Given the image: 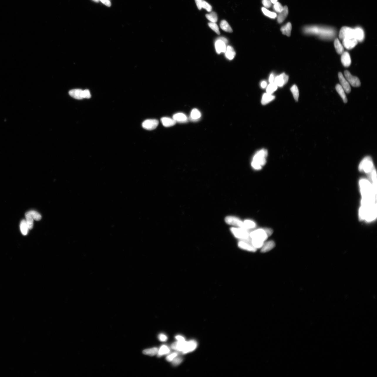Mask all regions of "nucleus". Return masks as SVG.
<instances>
[{"label": "nucleus", "mask_w": 377, "mask_h": 377, "mask_svg": "<svg viewBox=\"0 0 377 377\" xmlns=\"http://www.w3.org/2000/svg\"><path fill=\"white\" fill-rule=\"evenodd\" d=\"M305 33L308 34L315 35L325 39L333 38L336 34L334 29L330 27L319 26H310L304 28Z\"/></svg>", "instance_id": "1"}, {"label": "nucleus", "mask_w": 377, "mask_h": 377, "mask_svg": "<svg viewBox=\"0 0 377 377\" xmlns=\"http://www.w3.org/2000/svg\"><path fill=\"white\" fill-rule=\"evenodd\" d=\"M267 155V151L265 149H262L257 152L253 157L251 162L252 167L256 170L261 169L262 166L266 163Z\"/></svg>", "instance_id": "2"}, {"label": "nucleus", "mask_w": 377, "mask_h": 377, "mask_svg": "<svg viewBox=\"0 0 377 377\" xmlns=\"http://www.w3.org/2000/svg\"><path fill=\"white\" fill-rule=\"evenodd\" d=\"M273 231L269 228H260L252 230L249 233V237L251 239L265 242L272 234Z\"/></svg>", "instance_id": "3"}, {"label": "nucleus", "mask_w": 377, "mask_h": 377, "mask_svg": "<svg viewBox=\"0 0 377 377\" xmlns=\"http://www.w3.org/2000/svg\"><path fill=\"white\" fill-rule=\"evenodd\" d=\"M359 169L360 171H364L366 173L371 174L374 169V164L371 157L367 156L364 158L360 162Z\"/></svg>", "instance_id": "4"}, {"label": "nucleus", "mask_w": 377, "mask_h": 377, "mask_svg": "<svg viewBox=\"0 0 377 377\" xmlns=\"http://www.w3.org/2000/svg\"><path fill=\"white\" fill-rule=\"evenodd\" d=\"M231 231L235 236L240 240L247 241L250 239L249 231L245 229L240 228L232 227L230 228Z\"/></svg>", "instance_id": "5"}, {"label": "nucleus", "mask_w": 377, "mask_h": 377, "mask_svg": "<svg viewBox=\"0 0 377 377\" xmlns=\"http://www.w3.org/2000/svg\"><path fill=\"white\" fill-rule=\"evenodd\" d=\"M339 38L341 40L345 38H355L354 29L347 27H343L340 31Z\"/></svg>", "instance_id": "6"}, {"label": "nucleus", "mask_w": 377, "mask_h": 377, "mask_svg": "<svg viewBox=\"0 0 377 377\" xmlns=\"http://www.w3.org/2000/svg\"><path fill=\"white\" fill-rule=\"evenodd\" d=\"M344 75L347 82L354 87H358L361 85V83L358 77L354 76L347 70L344 71Z\"/></svg>", "instance_id": "7"}, {"label": "nucleus", "mask_w": 377, "mask_h": 377, "mask_svg": "<svg viewBox=\"0 0 377 377\" xmlns=\"http://www.w3.org/2000/svg\"><path fill=\"white\" fill-rule=\"evenodd\" d=\"M159 122L155 119H149L145 120L142 123V127L146 130H154L158 127Z\"/></svg>", "instance_id": "8"}, {"label": "nucleus", "mask_w": 377, "mask_h": 377, "mask_svg": "<svg viewBox=\"0 0 377 377\" xmlns=\"http://www.w3.org/2000/svg\"><path fill=\"white\" fill-rule=\"evenodd\" d=\"M289 77L285 73H282L275 78L274 83L277 86L281 87L288 82Z\"/></svg>", "instance_id": "9"}, {"label": "nucleus", "mask_w": 377, "mask_h": 377, "mask_svg": "<svg viewBox=\"0 0 377 377\" xmlns=\"http://www.w3.org/2000/svg\"><path fill=\"white\" fill-rule=\"evenodd\" d=\"M225 221L228 224L242 228L243 222L237 217L234 216H228L226 218Z\"/></svg>", "instance_id": "10"}, {"label": "nucleus", "mask_w": 377, "mask_h": 377, "mask_svg": "<svg viewBox=\"0 0 377 377\" xmlns=\"http://www.w3.org/2000/svg\"><path fill=\"white\" fill-rule=\"evenodd\" d=\"M197 346V343L195 340H190L186 341L185 346L182 353L185 354L193 352L195 350Z\"/></svg>", "instance_id": "11"}, {"label": "nucleus", "mask_w": 377, "mask_h": 377, "mask_svg": "<svg viewBox=\"0 0 377 377\" xmlns=\"http://www.w3.org/2000/svg\"><path fill=\"white\" fill-rule=\"evenodd\" d=\"M238 246L240 248L251 252H255L257 250L250 243L247 241L240 240L238 243Z\"/></svg>", "instance_id": "12"}, {"label": "nucleus", "mask_w": 377, "mask_h": 377, "mask_svg": "<svg viewBox=\"0 0 377 377\" xmlns=\"http://www.w3.org/2000/svg\"><path fill=\"white\" fill-rule=\"evenodd\" d=\"M339 77L341 86L344 90L345 92L347 93H350L351 91V88L350 84L346 79L341 73H339Z\"/></svg>", "instance_id": "13"}, {"label": "nucleus", "mask_w": 377, "mask_h": 377, "mask_svg": "<svg viewBox=\"0 0 377 377\" xmlns=\"http://www.w3.org/2000/svg\"><path fill=\"white\" fill-rule=\"evenodd\" d=\"M342 40L343 45L348 50L354 48L358 43L357 41L354 38H345Z\"/></svg>", "instance_id": "14"}, {"label": "nucleus", "mask_w": 377, "mask_h": 377, "mask_svg": "<svg viewBox=\"0 0 377 377\" xmlns=\"http://www.w3.org/2000/svg\"><path fill=\"white\" fill-rule=\"evenodd\" d=\"M276 244L275 242L273 240L264 242L263 245L260 248V251L262 253L269 252L275 247Z\"/></svg>", "instance_id": "15"}, {"label": "nucleus", "mask_w": 377, "mask_h": 377, "mask_svg": "<svg viewBox=\"0 0 377 377\" xmlns=\"http://www.w3.org/2000/svg\"><path fill=\"white\" fill-rule=\"evenodd\" d=\"M215 48L216 52L218 54L221 53H225L226 51V44L221 40L217 39L215 42Z\"/></svg>", "instance_id": "16"}, {"label": "nucleus", "mask_w": 377, "mask_h": 377, "mask_svg": "<svg viewBox=\"0 0 377 377\" xmlns=\"http://www.w3.org/2000/svg\"><path fill=\"white\" fill-rule=\"evenodd\" d=\"M173 119L176 122L184 123L188 121V118L185 114L182 112H178L174 115Z\"/></svg>", "instance_id": "17"}, {"label": "nucleus", "mask_w": 377, "mask_h": 377, "mask_svg": "<svg viewBox=\"0 0 377 377\" xmlns=\"http://www.w3.org/2000/svg\"><path fill=\"white\" fill-rule=\"evenodd\" d=\"M355 38L358 42H362L364 39L365 34L363 29L361 28L357 27L354 29Z\"/></svg>", "instance_id": "18"}, {"label": "nucleus", "mask_w": 377, "mask_h": 377, "mask_svg": "<svg viewBox=\"0 0 377 377\" xmlns=\"http://www.w3.org/2000/svg\"><path fill=\"white\" fill-rule=\"evenodd\" d=\"M341 62L344 66L348 67L351 63V60L349 53L347 52H344L342 54Z\"/></svg>", "instance_id": "19"}, {"label": "nucleus", "mask_w": 377, "mask_h": 377, "mask_svg": "<svg viewBox=\"0 0 377 377\" xmlns=\"http://www.w3.org/2000/svg\"><path fill=\"white\" fill-rule=\"evenodd\" d=\"M201 116V112L198 110L193 109L190 113L189 119L192 121L196 122L200 120Z\"/></svg>", "instance_id": "20"}, {"label": "nucleus", "mask_w": 377, "mask_h": 377, "mask_svg": "<svg viewBox=\"0 0 377 377\" xmlns=\"http://www.w3.org/2000/svg\"><path fill=\"white\" fill-rule=\"evenodd\" d=\"M289 13V10H288V7L286 6L284 7L283 10L281 12L279 13V14L277 16V21L278 23H282L285 20Z\"/></svg>", "instance_id": "21"}, {"label": "nucleus", "mask_w": 377, "mask_h": 377, "mask_svg": "<svg viewBox=\"0 0 377 377\" xmlns=\"http://www.w3.org/2000/svg\"><path fill=\"white\" fill-rule=\"evenodd\" d=\"M83 90L79 89L70 90L69 92V95L74 98L78 100H82L83 97Z\"/></svg>", "instance_id": "22"}, {"label": "nucleus", "mask_w": 377, "mask_h": 377, "mask_svg": "<svg viewBox=\"0 0 377 377\" xmlns=\"http://www.w3.org/2000/svg\"><path fill=\"white\" fill-rule=\"evenodd\" d=\"M162 124L164 127H169L174 125L176 122L173 119L168 117H164L161 119Z\"/></svg>", "instance_id": "23"}, {"label": "nucleus", "mask_w": 377, "mask_h": 377, "mask_svg": "<svg viewBox=\"0 0 377 377\" xmlns=\"http://www.w3.org/2000/svg\"><path fill=\"white\" fill-rule=\"evenodd\" d=\"M275 96L267 93H264L262 97L261 103L263 105H266L271 102L275 99Z\"/></svg>", "instance_id": "24"}, {"label": "nucleus", "mask_w": 377, "mask_h": 377, "mask_svg": "<svg viewBox=\"0 0 377 377\" xmlns=\"http://www.w3.org/2000/svg\"><path fill=\"white\" fill-rule=\"evenodd\" d=\"M256 226V223L254 221L247 220L243 222V226L241 228L249 230L255 228Z\"/></svg>", "instance_id": "25"}, {"label": "nucleus", "mask_w": 377, "mask_h": 377, "mask_svg": "<svg viewBox=\"0 0 377 377\" xmlns=\"http://www.w3.org/2000/svg\"><path fill=\"white\" fill-rule=\"evenodd\" d=\"M225 55L227 59L229 60H232L235 57L236 53L233 48L230 46H228L226 47V51H225Z\"/></svg>", "instance_id": "26"}, {"label": "nucleus", "mask_w": 377, "mask_h": 377, "mask_svg": "<svg viewBox=\"0 0 377 377\" xmlns=\"http://www.w3.org/2000/svg\"><path fill=\"white\" fill-rule=\"evenodd\" d=\"M25 220L26 221L29 230H31L33 228L34 219L29 211L25 213Z\"/></svg>", "instance_id": "27"}, {"label": "nucleus", "mask_w": 377, "mask_h": 377, "mask_svg": "<svg viewBox=\"0 0 377 377\" xmlns=\"http://www.w3.org/2000/svg\"><path fill=\"white\" fill-rule=\"evenodd\" d=\"M336 89L338 93L339 94V95L341 96V98L342 99L344 102L345 103H347V100L346 96V95L344 90L343 89V87H342L341 85L339 84H338L336 85Z\"/></svg>", "instance_id": "28"}, {"label": "nucleus", "mask_w": 377, "mask_h": 377, "mask_svg": "<svg viewBox=\"0 0 377 377\" xmlns=\"http://www.w3.org/2000/svg\"><path fill=\"white\" fill-rule=\"evenodd\" d=\"M291 30L292 25L290 23H286L281 28V31L282 34L288 36H291Z\"/></svg>", "instance_id": "29"}, {"label": "nucleus", "mask_w": 377, "mask_h": 377, "mask_svg": "<svg viewBox=\"0 0 377 377\" xmlns=\"http://www.w3.org/2000/svg\"><path fill=\"white\" fill-rule=\"evenodd\" d=\"M170 352V349L167 346L164 345H162L160 347L159 350H158V353H157V356H158V357H160L161 356L164 355L169 354Z\"/></svg>", "instance_id": "30"}, {"label": "nucleus", "mask_w": 377, "mask_h": 377, "mask_svg": "<svg viewBox=\"0 0 377 377\" xmlns=\"http://www.w3.org/2000/svg\"><path fill=\"white\" fill-rule=\"evenodd\" d=\"M334 46L336 51L339 54H342L344 51V47L338 38L335 39L334 41Z\"/></svg>", "instance_id": "31"}, {"label": "nucleus", "mask_w": 377, "mask_h": 377, "mask_svg": "<svg viewBox=\"0 0 377 377\" xmlns=\"http://www.w3.org/2000/svg\"><path fill=\"white\" fill-rule=\"evenodd\" d=\"M20 229L23 235H27L28 233L29 229L25 220H22L20 223Z\"/></svg>", "instance_id": "32"}, {"label": "nucleus", "mask_w": 377, "mask_h": 377, "mask_svg": "<svg viewBox=\"0 0 377 377\" xmlns=\"http://www.w3.org/2000/svg\"><path fill=\"white\" fill-rule=\"evenodd\" d=\"M220 27L221 29L226 32L229 33L232 32V28L229 25L227 22L225 20H222L220 23Z\"/></svg>", "instance_id": "33"}, {"label": "nucleus", "mask_w": 377, "mask_h": 377, "mask_svg": "<svg viewBox=\"0 0 377 377\" xmlns=\"http://www.w3.org/2000/svg\"><path fill=\"white\" fill-rule=\"evenodd\" d=\"M158 349L156 347H153L152 348L146 349L143 351V353L145 355L153 356L157 354Z\"/></svg>", "instance_id": "34"}, {"label": "nucleus", "mask_w": 377, "mask_h": 377, "mask_svg": "<svg viewBox=\"0 0 377 377\" xmlns=\"http://www.w3.org/2000/svg\"><path fill=\"white\" fill-rule=\"evenodd\" d=\"M206 17L207 19L212 23H216L217 21L218 16L217 14L215 12H212L210 14H206Z\"/></svg>", "instance_id": "35"}, {"label": "nucleus", "mask_w": 377, "mask_h": 377, "mask_svg": "<svg viewBox=\"0 0 377 377\" xmlns=\"http://www.w3.org/2000/svg\"><path fill=\"white\" fill-rule=\"evenodd\" d=\"M291 90L293 94L294 97L296 101H298L299 93L298 88L296 85H294L291 88Z\"/></svg>", "instance_id": "36"}, {"label": "nucleus", "mask_w": 377, "mask_h": 377, "mask_svg": "<svg viewBox=\"0 0 377 377\" xmlns=\"http://www.w3.org/2000/svg\"><path fill=\"white\" fill-rule=\"evenodd\" d=\"M262 10L264 14L268 16V17L272 18V19H275L277 17V15L276 13L270 12V11L267 10V9L264 8V7H262Z\"/></svg>", "instance_id": "37"}, {"label": "nucleus", "mask_w": 377, "mask_h": 377, "mask_svg": "<svg viewBox=\"0 0 377 377\" xmlns=\"http://www.w3.org/2000/svg\"><path fill=\"white\" fill-rule=\"evenodd\" d=\"M278 88V86L274 83H271L267 87L266 91L267 93L272 94L273 92L276 91Z\"/></svg>", "instance_id": "38"}, {"label": "nucleus", "mask_w": 377, "mask_h": 377, "mask_svg": "<svg viewBox=\"0 0 377 377\" xmlns=\"http://www.w3.org/2000/svg\"><path fill=\"white\" fill-rule=\"evenodd\" d=\"M209 26L214 31L217 33L218 35L220 34V32L219 30L218 26L216 23H208Z\"/></svg>", "instance_id": "39"}, {"label": "nucleus", "mask_w": 377, "mask_h": 377, "mask_svg": "<svg viewBox=\"0 0 377 377\" xmlns=\"http://www.w3.org/2000/svg\"><path fill=\"white\" fill-rule=\"evenodd\" d=\"M31 215L32 216L33 218L36 221H39L41 219V214L38 213V212L34 210L30 211Z\"/></svg>", "instance_id": "40"}, {"label": "nucleus", "mask_w": 377, "mask_h": 377, "mask_svg": "<svg viewBox=\"0 0 377 377\" xmlns=\"http://www.w3.org/2000/svg\"><path fill=\"white\" fill-rule=\"evenodd\" d=\"M273 8H274V10L276 12L280 13L283 10L284 7L282 6V5L280 3L277 1V2L274 4Z\"/></svg>", "instance_id": "41"}, {"label": "nucleus", "mask_w": 377, "mask_h": 377, "mask_svg": "<svg viewBox=\"0 0 377 377\" xmlns=\"http://www.w3.org/2000/svg\"><path fill=\"white\" fill-rule=\"evenodd\" d=\"M183 360V359L182 357H178V356H177L171 362L173 366H177L181 363Z\"/></svg>", "instance_id": "42"}, {"label": "nucleus", "mask_w": 377, "mask_h": 377, "mask_svg": "<svg viewBox=\"0 0 377 377\" xmlns=\"http://www.w3.org/2000/svg\"><path fill=\"white\" fill-rule=\"evenodd\" d=\"M202 8L206 9L208 12H210L212 10V7L211 5L209 4L206 1H203L202 5Z\"/></svg>", "instance_id": "43"}, {"label": "nucleus", "mask_w": 377, "mask_h": 377, "mask_svg": "<svg viewBox=\"0 0 377 377\" xmlns=\"http://www.w3.org/2000/svg\"><path fill=\"white\" fill-rule=\"evenodd\" d=\"M178 356V353L174 352L168 356L166 358V359L168 361L171 362L174 359Z\"/></svg>", "instance_id": "44"}, {"label": "nucleus", "mask_w": 377, "mask_h": 377, "mask_svg": "<svg viewBox=\"0 0 377 377\" xmlns=\"http://www.w3.org/2000/svg\"><path fill=\"white\" fill-rule=\"evenodd\" d=\"M91 94H90L89 90H83V99H90L91 97Z\"/></svg>", "instance_id": "45"}, {"label": "nucleus", "mask_w": 377, "mask_h": 377, "mask_svg": "<svg viewBox=\"0 0 377 377\" xmlns=\"http://www.w3.org/2000/svg\"><path fill=\"white\" fill-rule=\"evenodd\" d=\"M262 3L266 8H269L271 6V2L270 0H263Z\"/></svg>", "instance_id": "46"}, {"label": "nucleus", "mask_w": 377, "mask_h": 377, "mask_svg": "<svg viewBox=\"0 0 377 377\" xmlns=\"http://www.w3.org/2000/svg\"><path fill=\"white\" fill-rule=\"evenodd\" d=\"M158 338L160 341L163 342L166 341L168 339L167 336L163 334H160L158 336Z\"/></svg>", "instance_id": "47"}, {"label": "nucleus", "mask_w": 377, "mask_h": 377, "mask_svg": "<svg viewBox=\"0 0 377 377\" xmlns=\"http://www.w3.org/2000/svg\"><path fill=\"white\" fill-rule=\"evenodd\" d=\"M203 0H195L196 4L199 10L202 9V5Z\"/></svg>", "instance_id": "48"}, {"label": "nucleus", "mask_w": 377, "mask_h": 377, "mask_svg": "<svg viewBox=\"0 0 377 377\" xmlns=\"http://www.w3.org/2000/svg\"><path fill=\"white\" fill-rule=\"evenodd\" d=\"M99 1L107 6L110 7L111 6V3L110 0H99Z\"/></svg>", "instance_id": "49"}, {"label": "nucleus", "mask_w": 377, "mask_h": 377, "mask_svg": "<svg viewBox=\"0 0 377 377\" xmlns=\"http://www.w3.org/2000/svg\"><path fill=\"white\" fill-rule=\"evenodd\" d=\"M175 339H176L177 341H186L185 338L183 337V336L180 335L176 336V337H175Z\"/></svg>", "instance_id": "50"}, {"label": "nucleus", "mask_w": 377, "mask_h": 377, "mask_svg": "<svg viewBox=\"0 0 377 377\" xmlns=\"http://www.w3.org/2000/svg\"><path fill=\"white\" fill-rule=\"evenodd\" d=\"M275 78L273 73L271 74L269 78V82L270 84L274 83Z\"/></svg>", "instance_id": "51"}, {"label": "nucleus", "mask_w": 377, "mask_h": 377, "mask_svg": "<svg viewBox=\"0 0 377 377\" xmlns=\"http://www.w3.org/2000/svg\"><path fill=\"white\" fill-rule=\"evenodd\" d=\"M267 82H266V81H263V82H262V83H261V84H260V86H261V87L262 88H265L266 87H267Z\"/></svg>", "instance_id": "52"}, {"label": "nucleus", "mask_w": 377, "mask_h": 377, "mask_svg": "<svg viewBox=\"0 0 377 377\" xmlns=\"http://www.w3.org/2000/svg\"><path fill=\"white\" fill-rule=\"evenodd\" d=\"M218 39H219L221 40L222 41H223V42H224V43L226 44L227 43H228V40H227L226 38H225L224 37H220L219 38H218Z\"/></svg>", "instance_id": "53"}, {"label": "nucleus", "mask_w": 377, "mask_h": 377, "mask_svg": "<svg viewBox=\"0 0 377 377\" xmlns=\"http://www.w3.org/2000/svg\"><path fill=\"white\" fill-rule=\"evenodd\" d=\"M270 1L272 3L275 4L277 2V0H270Z\"/></svg>", "instance_id": "54"}, {"label": "nucleus", "mask_w": 377, "mask_h": 377, "mask_svg": "<svg viewBox=\"0 0 377 377\" xmlns=\"http://www.w3.org/2000/svg\"><path fill=\"white\" fill-rule=\"evenodd\" d=\"M92 1L96 3H98L99 1V0H92Z\"/></svg>", "instance_id": "55"}]
</instances>
